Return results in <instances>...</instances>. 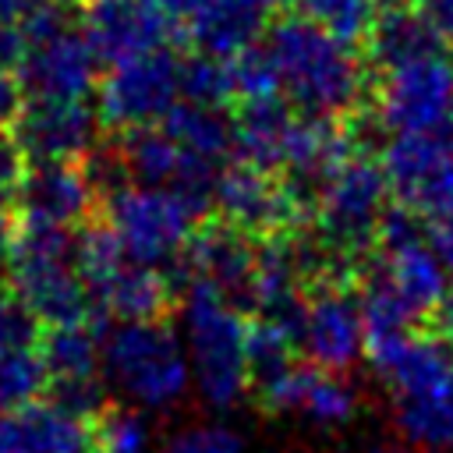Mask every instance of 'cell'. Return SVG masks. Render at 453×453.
Listing matches in <instances>:
<instances>
[{
  "mask_svg": "<svg viewBox=\"0 0 453 453\" xmlns=\"http://www.w3.org/2000/svg\"><path fill=\"white\" fill-rule=\"evenodd\" d=\"M425 226H428V241H432V248L439 251V258H442V265H446V276H449V287H453V212L435 216V219H428Z\"/></svg>",
  "mask_w": 453,
  "mask_h": 453,
  "instance_id": "34",
  "label": "cell"
},
{
  "mask_svg": "<svg viewBox=\"0 0 453 453\" xmlns=\"http://www.w3.org/2000/svg\"><path fill=\"white\" fill-rule=\"evenodd\" d=\"M156 4H159L173 21H184V25H188V21H191V14L202 7V0H156Z\"/></svg>",
  "mask_w": 453,
  "mask_h": 453,
  "instance_id": "36",
  "label": "cell"
},
{
  "mask_svg": "<svg viewBox=\"0 0 453 453\" xmlns=\"http://www.w3.org/2000/svg\"><path fill=\"white\" fill-rule=\"evenodd\" d=\"M265 53L276 71L280 96L308 117H350L368 96L365 60L350 42L329 35L301 14L273 21L265 32Z\"/></svg>",
  "mask_w": 453,
  "mask_h": 453,
  "instance_id": "1",
  "label": "cell"
},
{
  "mask_svg": "<svg viewBox=\"0 0 453 453\" xmlns=\"http://www.w3.org/2000/svg\"><path fill=\"white\" fill-rule=\"evenodd\" d=\"M96 453H149L145 418L127 407H103L96 414Z\"/></svg>",
  "mask_w": 453,
  "mask_h": 453,
  "instance_id": "27",
  "label": "cell"
},
{
  "mask_svg": "<svg viewBox=\"0 0 453 453\" xmlns=\"http://www.w3.org/2000/svg\"><path fill=\"white\" fill-rule=\"evenodd\" d=\"M0 407H4V403H0Z\"/></svg>",
  "mask_w": 453,
  "mask_h": 453,
  "instance_id": "39",
  "label": "cell"
},
{
  "mask_svg": "<svg viewBox=\"0 0 453 453\" xmlns=\"http://www.w3.org/2000/svg\"><path fill=\"white\" fill-rule=\"evenodd\" d=\"M180 336L191 382L212 407H230L251 379V319L234 297L209 283H188L180 308Z\"/></svg>",
  "mask_w": 453,
  "mask_h": 453,
  "instance_id": "3",
  "label": "cell"
},
{
  "mask_svg": "<svg viewBox=\"0 0 453 453\" xmlns=\"http://www.w3.org/2000/svg\"><path fill=\"white\" fill-rule=\"evenodd\" d=\"M400 435L428 453L453 449V347L418 329L368 343Z\"/></svg>",
  "mask_w": 453,
  "mask_h": 453,
  "instance_id": "2",
  "label": "cell"
},
{
  "mask_svg": "<svg viewBox=\"0 0 453 453\" xmlns=\"http://www.w3.org/2000/svg\"><path fill=\"white\" fill-rule=\"evenodd\" d=\"M372 453H428V449H418V446H379V449H372Z\"/></svg>",
  "mask_w": 453,
  "mask_h": 453,
  "instance_id": "38",
  "label": "cell"
},
{
  "mask_svg": "<svg viewBox=\"0 0 453 453\" xmlns=\"http://www.w3.org/2000/svg\"><path fill=\"white\" fill-rule=\"evenodd\" d=\"M439 322H442V340L453 347V297L442 304V311H439Z\"/></svg>",
  "mask_w": 453,
  "mask_h": 453,
  "instance_id": "37",
  "label": "cell"
},
{
  "mask_svg": "<svg viewBox=\"0 0 453 453\" xmlns=\"http://www.w3.org/2000/svg\"><path fill=\"white\" fill-rule=\"evenodd\" d=\"M180 99L226 110V103L237 99L234 64L226 57H212V53L195 50L188 60H180Z\"/></svg>",
  "mask_w": 453,
  "mask_h": 453,
  "instance_id": "25",
  "label": "cell"
},
{
  "mask_svg": "<svg viewBox=\"0 0 453 453\" xmlns=\"http://www.w3.org/2000/svg\"><path fill=\"white\" fill-rule=\"evenodd\" d=\"M365 46H368L372 67H379V71L418 60V57L435 53V50H446V42L432 32V25L421 18L414 0L411 4L393 0L389 7H379V18H375Z\"/></svg>",
  "mask_w": 453,
  "mask_h": 453,
  "instance_id": "22",
  "label": "cell"
},
{
  "mask_svg": "<svg viewBox=\"0 0 453 453\" xmlns=\"http://www.w3.org/2000/svg\"><path fill=\"white\" fill-rule=\"evenodd\" d=\"M301 110H294L283 96L248 99L234 113V156L237 163L283 173L294 138H297Z\"/></svg>",
  "mask_w": 453,
  "mask_h": 453,
  "instance_id": "20",
  "label": "cell"
},
{
  "mask_svg": "<svg viewBox=\"0 0 453 453\" xmlns=\"http://www.w3.org/2000/svg\"><path fill=\"white\" fill-rule=\"evenodd\" d=\"M99 57L81 25H71L25 50L18 81L28 99H88L99 88Z\"/></svg>",
  "mask_w": 453,
  "mask_h": 453,
  "instance_id": "16",
  "label": "cell"
},
{
  "mask_svg": "<svg viewBox=\"0 0 453 453\" xmlns=\"http://www.w3.org/2000/svg\"><path fill=\"white\" fill-rule=\"evenodd\" d=\"M258 396L269 411L301 414L315 425H343L357 411V393L343 379V372H333L311 361H290L262 375Z\"/></svg>",
  "mask_w": 453,
  "mask_h": 453,
  "instance_id": "17",
  "label": "cell"
},
{
  "mask_svg": "<svg viewBox=\"0 0 453 453\" xmlns=\"http://www.w3.org/2000/svg\"><path fill=\"white\" fill-rule=\"evenodd\" d=\"M294 7V14L315 21L319 28H326L329 35L357 46L368 39L375 18H379V4L375 0H287Z\"/></svg>",
  "mask_w": 453,
  "mask_h": 453,
  "instance_id": "24",
  "label": "cell"
},
{
  "mask_svg": "<svg viewBox=\"0 0 453 453\" xmlns=\"http://www.w3.org/2000/svg\"><path fill=\"white\" fill-rule=\"evenodd\" d=\"M106 223L120 237V244L149 265H170L180 262L188 251L195 230H198V212L173 191L166 188H149V184H127L117 195H110L103 205Z\"/></svg>",
  "mask_w": 453,
  "mask_h": 453,
  "instance_id": "6",
  "label": "cell"
},
{
  "mask_svg": "<svg viewBox=\"0 0 453 453\" xmlns=\"http://www.w3.org/2000/svg\"><path fill=\"white\" fill-rule=\"evenodd\" d=\"M28 96L18 81V74H0V131H11L14 120L21 117Z\"/></svg>",
  "mask_w": 453,
  "mask_h": 453,
  "instance_id": "31",
  "label": "cell"
},
{
  "mask_svg": "<svg viewBox=\"0 0 453 453\" xmlns=\"http://www.w3.org/2000/svg\"><path fill=\"white\" fill-rule=\"evenodd\" d=\"M414 7L432 25V32L449 46L453 42V0H414Z\"/></svg>",
  "mask_w": 453,
  "mask_h": 453,
  "instance_id": "33",
  "label": "cell"
},
{
  "mask_svg": "<svg viewBox=\"0 0 453 453\" xmlns=\"http://www.w3.org/2000/svg\"><path fill=\"white\" fill-rule=\"evenodd\" d=\"M7 280L39 315L42 326L99 322L92 290L85 287L74 258L57 255H7Z\"/></svg>",
  "mask_w": 453,
  "mask_h": 453,
  "instance_id": "14",
  "label": "cell"
},
{
  "mask_svg": "<svg viewBox=\"0 0 453 453\" xmlns=\"http://www.w3.org/2000/svg\"><path fill=\"white\" fill-rule=\"evenodd\" d=\"M7 198L18 219L57 223V226H85L103 205L81 163H71V159L28 163Z\"/></svg>",
  "mask_w": 453,
  "mask_h": 453,
  "instance_id": "15",
  "label": "cell"
},
{
  "mask_svg": "<svg viewBox=\"0 0 453 453\" xmlns=\"http://www.w3.org/2000/svg\"><path fill=\"white\" fill-rule=\"evenodd\" d=\"M78 25L103 64L166 50L173 18L156 0H81Z\"/></svg>",
  "mask_w": 453,
  "mask_h": 453,
  "instance_id": "13",
  "label": "cell"
},
{
  "mask_svg": "<svg viewBox=\"0 0 453 453\" xmlns=\"http://www.w3.org/2000/svg\"><path fill=\"white\" fill-rule=\"evenodd\" d=\"M389 195L425 223L453 212V142L442 127L393 134L379 156Z\"/></svg>",
  "mask_w": 453,
  "mask_h": 453,
  "instance_id": "9",
  "label": "cell"
},
{
  "mask_svg": "<svg viewBox=\"0 0 453 453\" xmlns=\"http://www.w3.org/2000/svg\"><path fill=\"white\" fill-rule=\"evenodd\" d=\"M180 265L188 269V283H209L234 301L237 297L248 301L255 265H258L255 234H248L226 219L205 223L195 230L188 251L180 255Z\"/></svg>",
  "mask_w": 453,
  "mask_h": 453,
  "instance_id": "18",
  "label": "cell"
},
{
  "mask_svg": "<svg viewBox=\"0 0 453 453\" xmlns=\"http://www.w3.org/2000/svg\"><path fill=\"white\" fill-rule=\"evenodd\" d=\"M287 0H202L188 21V35L198 53L237 57L273 28L276 11Z\"/></svg>",
  "mask_w": 453,
  "mask_h": 453,
  "instance_id": "19",
  "label": "cell"
},
{
  "mask_svg": "<svg viewBox=\"0 0 453 453\" xmlns=\"http://www.w3.org/2000/svg\"><path fill=\"white\" fill-rule=\"evenodd\" d=\"M453 117V57L446 50L379 71L375 120L393 134L435 131Z\"/></svg>",
  "mask_w": 453,
  "mask_h": 453,
  "instance_id": "7",
  "label": "cell"
},
{
  "mask_svg": "<svg viewBox=\"0 0 453 453\" xmlns=\"http://www.w3.org/2000/svg\"><path fill=\"white\" fill-rule=\"evenodd\" d=\"M25 166H28V159H25L21 145L14 142V134L0 131V195H11V188L18 184Z\"/></svg>",
  "mask_w": 453,
  "mask_h": 453,
  "instance_id": "30",
  "label": "cell"
},
{
  "mask_svg": "<svg viewBox=\"0 0 453 453\" xmlns=\"http://www.w3.org/2000/svg\"><path fill=\"white\" fill-rule=\"evenodd\" d=\"M46 396V365L39 350H0V403L21 407Z\"/></svg>",
  "mask_w": 453,
  "mask_h": 453,
  "instance_id": "26",
  "label": "cell"
},
{
  "mask_svg": "<svg viewBox=\"0 0 453 453\" xmlns=\"http://www.w3.org/2000/svg\"><path fill=\"white\" fill-rule=\"evenodd\" d=\"M294 336L304 361L347 372L361 354H368L361 297H354L340 276L319 280L315 290H308L301 301Z\"/></svg>",
  "mask_w": 453,
  "mask_h": 453,
  "instance_id": "10",
  "label": "cell"
},
{
  "mask_svg": "<svg viewBox=\"0 0 453 453\" xmlns=\"http://www.w3.org/2000/svg\"><path fill=\"white\" fill-rule=\"evenodd\" d=\"M99 106L88 99H28L11 134L28 163L39 159H85L103 142Z\"/></svg>",
  "mask_w": 453,
  "mask_h": 453,
  "instance_id": "12",
  "label": "cell"
},
{
  "mask_svg": "<svg viewBox=\"0 0 453 453\" xmlns=\"http://www.w3.org/2000/svg\"><path fill=\"white\" fill-rule=\"evenodd\" d=\"M159 453H244V446H241V439H237L230 428L205 425V428L180 432V435L170 439Z\"/></svg>",
  "mask_w": 453,
  "mask_h": 453,
  "instance_id": "29",
  "label": "cell"
},
{
  "mask_svg": "<svg viewBox=\"0 0 453 453\" xmlns=\"http://www.w3.org/2000/svg\"><path fill=\"white\" fill-rule=\"evenodd\" d=\"M92 301L103 315H113L120 322L163 319L173 301V283L159 265L127 255L103 283L92 287Z\"/></svg>",
  "mask_w": 453,
  "mask_h": 453,
  "instance_id": "21",
  "label": "cell"
},
{
  "mask_svg": "<svg viewBox=\"0 0 453 453\" xmlns=\"http://www.w3.org/2000/svg\"><path fill=\"white\" fill-rule=\"evenodd\" d=\"M159 127L180 142L188 152L205 156V159H223L226 152H234V117L223 106H202V103H188L180 99L163 120Z\"/></svg>",
  "mask_w": 453,
  "mask_h": 453,
  "instance_id": "23",
  "label": "cell"
},
{
  "mask_svg": "<svg viewBox=\"0 0 453 453\" xmlns=\"http://www.w3.org/2000/svg\"><path fill=\"white\" fill-rule=\"evenodd\" d=\"M103 372L131 403L149 411L177 403L191 386L184 336L163 319L120 322L103 340Z\"/></svg>",
  "mask_w": 453,
  "mask_h": 453,
  "instance_id": "5",
  "label": "cell"
},
{
  "mask_svg": "<svg viewBox=\"0 0 453 453\" xmlns=\"http://www.w3.org/2000/svg\"><path fill=\"white\" fill-rule=\"evenodd\" d=\"M14 226H18V212H14L11 198L0 195V251H4V255H7V244H11V237H14Z\"/></svg>",
  "mask_w": 453,
  "mask_h": 453,
  "instance_id": "35",
  "label": "cell"
},
{
  "mask_svg": "<svg viewBox=\"0 0 453 453\" xmlns=\"http://www.w3.org/2000/svg\"><path fill=\"white\" fill-rule=\"evenodd\" d=\"M25 50H28V42H25L21 28L14 21H0V74H14L18 64L25 60Z\"/></svg>",
  "mask_w": 453,
  "mask_h": 453,
  "instance_id": "32",
  "label": "cell"
},
{
  "mask_svg": "<svg viewBox=\"0 0 453 453\" xmlns=\"http://www.w3.org/2000/svg\"><path fill=\"white\" fill-rule=\"evenodd\" d=\"M177 103H180V60L170 50L110 64V71L99 78L96 88L99 117L113 131L152 127Z\"/></svg>",
  "mask_w": 453,
  "mask_h": 453,
  "instance_id": "8",
  "label": "cell"
},
{
  "mask_svg": "<svg viewBox=\"0 0 453 453\" xmlns=\"http://www.w3.org/2000/svg\"><path fill=\"white\" fill-rule=\"evenodd\" d=\"M386 212L389 180L382 163L365 152H354L319 184L311 223L319 230V244L333 255V262L347 265L379 241Z\"/></svg>",
  "mask_w": 453,
  "mask_h": 453,
  "instance_id": "4",
  "label": "cell"
},
{
  "mask_svg": "<svg viewBox=\"0 0 453 453\" xmlns=\"http://www.w3.org/2000/svg\"><path fill=\"white\" fill-rule=\"evenodd\" d=\"M42 329L46 326L25 304V297L11 283H4L0 287V350H39Z\"/></svg>",
  "mask_w": 453,
  "mask_h": 453,
  "instance_id": "28",
  "label": "cell"
},
{
  "mask_svg": "<svg viewBox=\"0 0 453 453\" xmlns=\"http://www.w3.org/2000/svg\"><path fill=\"white\" fill-rule=\"evenodd\" d=\"M212 209L226 223H234L255 237L283 234V230H294L304 219H311V202L287 177L248 166V163H234V166L219 170Z\"/></svg>",
  "mask_w": 453,
  "mask_h": 453,
  "instance_id": "11",
  "label": "cell"
}]
</instances>
